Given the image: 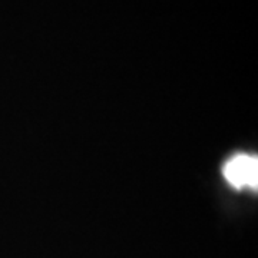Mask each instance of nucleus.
Here are the masks:
<instances>
[{
	"label": "nucleus",
	"instance_id": "obj_1",
	"mask_svg": "<svg viewBox=\"0 0 258 258\" xmlns=\"http://www.w3.org/2000/svg\"><path fill=\"white\" fill-rule=\"evenodd\" d=\"M224 176L234 188H254L258 185V159L251 155H235L224 166Z\"/></svg>",
	"mask_w": 258,
	"mask_h": 258
}]
</instances>
